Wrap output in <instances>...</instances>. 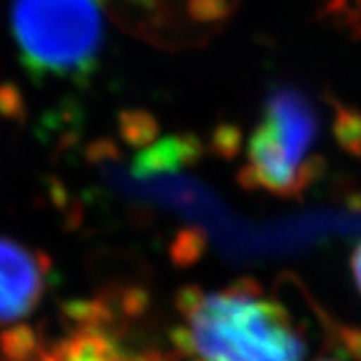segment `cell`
<instances>
[{
  "instance_id": "cell-1",
  "label": "cell",
  "mask_w": 361,
  "mask_h": 361,
  "mask_svg": "<svg viewBox=\"0 0 361 361\" xmlns=\"http://www.w3.org/2000/svg\"><path fill=\"white\" fill-rule=\"evenodd\" d=\"M176 345L190 361H305L299 324L257 284L188 288L177 300Z\"/></svg>"
},
{
  "instance_id": "cell-2",
  "label": "cell",
  "mask_w": 361,
  "mask_h": 361,
  "mask_svg": "<svg viewBox=\"0 0 361 361\" xmlns=\"http://www.w3.org/2000/svg\"><path fill=\"white\" fill-rule=\"evenodd\" d=\"M323 120L314 98L290 83L271 89L249 135L240 179L279 197H297L323 170Z\"/></svg>"
},
{
  "instance_id": "cell-3",
  "label": "cell",
  "mask_w": 361,
  "mask_h": 361,
  "mask_svg": "<svg viewBox=\"0 0 361 361\" xmlns=\"http://www.w3.org/2000/svg\"><path fill=\"white\" fill-rule=\"evenodd\" d=\"M10 24L20 63L37 80H85L100 61V0H11Z\"/></svg>"
},
{
  "instance_id": "cell-4",
  "label": "cell",
  "mask_w": 361,
  "mask_h": 361,
  "mask_svg": "<svg viewBox=\"0 0 361 361\" xmlns=\"http://www.w3.org/2000/svg\"><path fill=\"white\" fill-rule=\"evenodd\" d=\"M48 262L11 238L0 236V328L28 317L43 299Z\"/></svg>"
},
{
  "instance_id": "cell-5",
  "label": "cell",
  "mask_w": 361,
  "mask_h": 361,
  "mask_svg": "<svg viewBox=\"0 0 361 361\" xmlns=\"http://www.w3.org/2000/svg\"><path fill=\"white\" fill-rule=\"evenodd\" d=\"M350 267H352V275H354V281H356L357 291H360L361 295V242L357 243L356 251H354V255H352Z\"/></svg>"
},
{
  "instance_id": "cell-6",
  "label": "cell",
  "mask_w": 361,
  "mask_h": 361,
  "mask_svg": "<svg viewBox=\"0 0 361 361\" xmlns=\"http://www.w3.org/2000/svg\"><path fill=\"white\" fill-rule=\"evenodd\" d=\"M315 361H348L347 357H338V356H321Z\"/></svg>"
}]
</instances>
